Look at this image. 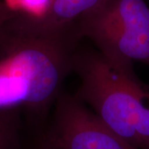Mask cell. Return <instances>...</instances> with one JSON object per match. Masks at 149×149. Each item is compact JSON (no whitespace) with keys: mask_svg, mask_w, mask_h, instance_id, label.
<instances>
[{"mask_svg":"<svg viewBox=\"0 0 149 149\" xmlns=\"http://www.w3.org/2000/svg\"><path fill=\"white\" fill-rule=\"evenodd\" d=\"M52 0H3L13 13L37 21L46 15Z\"/></svg>","mask_w":149,"mask_h":149,"instance_id":"obj_7","label":"cell"},{"mask_svg":"<svg viewBox=\"0 0 149 149\" xmlns=\"http://www.w3.org/2000/svg\"><path fill=\"white\" fill-rule=\"evenodd\" d=\"M18 113L0 109V149H18L19 136Z\"/></svg>","mask_w":149,"mask_h":149,"instance_id":"obj_6","label":"cell"},{"mask_svg":"<svg viewBox=\"0 0 149 149\" xmlns=\"http://www.w3.org/2000/svg\"><path fill=\"white\" fill-rule=\"evenodd\" d=\"M13 13L8 9L3 0H0V31L7 23V22L13 16Z\"/></svg>","mask_w":149,"mask_h":149,"instance_id":"obj_8","label":"cell"},{"mask_svg":"<svg viewBox=\"0 0 149 149\" xmlns=\"http://www.w3.org/2000/svg\"><path fill=\"white\" fill-rule=\"evenodd\" d=\"M41 149H136L109 128L75 96L59 95L52 124L37 141Z\"/></svg>","mask_w":149,"mask_h":149,"instance_id":"obj_3","label":"cell"},{"mask_svg":"<svg viewBox=\"0 0 149 149\" xmlns=\"http://www.w3.org/2000/svg\"><path fill=\"white\" fill-rule=\"evenodd\" d=\"M104 0H52L42 18L33 21L17 14L28 30L39 34L70 33V26L95 9Z\"/></svg>","mask_w":149,"mask_h":149,"instance_id":"obj_5","label":"cell"},{"mask_svg":"<svg viewBox=\"0 0 149 149\" xmlns=\"http://www.w3.org/2000/svg\"><path fill=\"white\" fill-rule=\"evenodd\" d=\"M30 149H41V148H39L37 147V145L35 144V145H34L33 147H32V148H30Z\"/></svg>","mask_w":149,"mask_h":149,"instance_id":"obj_9","label":"cell"},{"mask_svg":"<svg viewBox=\"0 0 149 149\" xmlns=\"http://www.w3.org/2000/svg\"><path fill=\"white\" fill-rule=\"evenodd\" d=\"M80 77L75 97L120 139L136 149H149V86L113 66L99 52L74 54Z\"/></svg>","mask_w":149,"mask_h":149,"instance_id":"obj_2","label":"cell"},{"mask_svg":"<svg viewBox=\"0 0 149 149\" xmlns=\"http://www.w3.org/2000/svg\"><path fill=\"white\" fill-rule=\"evenodd\" d=\"M74 42L72 33L32 32L13 14L0 31V109L41 114L73 70Z\"/></svg>","mask_w":149,"mask_h":149,"instance_id":"obj_1","label":"cell"},{"mask_svg":"<svg viewBox=\"0 0 149 149\" xmlns=\"http://www.w3.org/2000/svg\"><path fill=\"white\" fill-rule=\"evenodd\" d=\"M81 19L113 26L149 41V6L145 0H104Z\"/></svg>","mask_w":149,"mask_h":149,"instance_id":"obj_4","label":"cell"}]
</instances>
